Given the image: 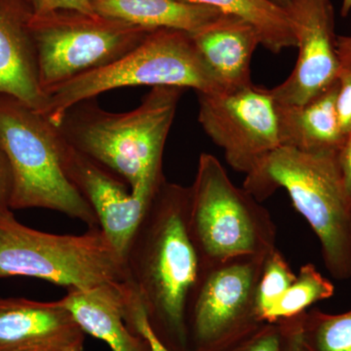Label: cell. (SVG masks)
<instances>
[{"mask_svg": "<svg viewBox=\"0 0 351 351\" xmlns=\"http://www.w3.org/2000/svg\"><path fill=\"white\" fill-rule=\"evenodd\" d=\"M189 201L191 186L164 180L123 253L127 282L152 331L171 351H189L184 313L200 269L189 235Z\"/></svg>", "mask_w": 351, "mask_h": 351, "instance_id": "cell-1", "label": "cell"}, {"mask_svg": "<svg viewBox=\"0 0 351 351\" xmlns=\"http://www.w3.org/2000/svg\"><path fill=\"white\" fill-rule=\"evenodd\" d=\"M184 88H152L135 110L112 112L96 98L69 108L56 127L64 142L112 171L134 195H154L163 174L166 138Z\"/></svg>", "mask_w": 351, "mask_h": 351, "instance_id": "cell-2", "label": "cell"}, {"mask_svg": "<svg viewBox=\"0 0 351 351\" xmlns=\"http://www.w3.org/2000/svg\"><path fill=\"white\" fill-rule=\"evenodd\" d=\"M243 188L263 201L282 188L319 240L325 267L337 280L351 278V205L339 151L279 147L246 175Z\"/></svg>", "mask_w": 351, "mask_h": 351, "instance_id": "cell-3", "label": "cell"}, {"mask_svg": "<svg viewBox=\"0 0 351 351\" xmlns=\"http://www.w3.org/2000/svg\"><path fill=\"white\" fill-rule=\"evenodd\" d=\"M134 86L193 88L201 94L228 92L201 57L189 32L157 29L117 61L51 88L39 113L57 126L76 104L110 90Z\"/></svg>", "mask_w": 351, "mask_h": 351, "instance_id": "cell-4", "label": "cell"}, {"mask_svg": "<svg viewBox=\"0 0 351 351\" xmlns=\"http://www.w3.org/2000/svg\"><path fill=\"white\" fill-rule=\"evenodd\" d=\"M0 152L12 177L11 210L43 208L100 228L86 200L69 181L56 127L15 97L0 95Z\"/></svg>", "mask_w": 351, "mask_h": 351, "instance_id": "cell-5", "label": "cell"}, {"mask_svg": "<svg viewBox=\"0 0 351 351\" xmlns=\"http://www.w3.org/2000/svg\"><path fill=\"white\" fill-rule=\"evenodd\" d=\"M25 276L87 290L127 282L123 257L101 228L59 235L21 223L12 210L0 211V278Z\"/></svg>", "mask_w": 351, "mask_h": 351, "instance_id": "cell-6", "label": "cell"}, {"mask_svg": "<svg viewBox=\"0 0 351 351\" xmlns=\"http://www.w3.org/2000/svg\"><path fill=\"white\" fill-rule=\"evenodd\" d=\"M189 230L200 267L276 248V226L267 208L228 177L214 156L201 154L191 186Z\"/></svg>", "mask_w": 351, "mask_h": 351, "instance_id": "cell-7", "label": "cell"}, {"mask_svg": "<svg viewBox=\"0 0 351 351\" xmlns=\"http://www.w3.org/2000/svg\"><path fill=\"white\" fill-rule=\"evenodd\" d=\"M29 27L44 93L117 61L154 31L98 13L66 9L34 13Z\"/></svg>", "mask_w": 351, "mask_h": 351, "instance_id": "cell-8", "label": "cell"}, {"mask_svg": "<svg viewBox=\"0 0 351 351\" xmlns=\"http://www.w3.org/2000/svg\"><path fill=\"white\" fill-rule=\"evenodd\" d=\"M265 257L239 256L200 267L184 313L189 351H230L265 324L256 295Z\"/></svg>", "mask_w": 351, "mask_h": 351, "instance_id": "cell-9", "label": "cell"}, {"mask_svg": "<svg viewBox=\"0 0 351 351\" xmlns=\"http://www.w3.org/2000/svg\"><path fill=\"white\" fill-rule=\"evenodd\" d=\"M197 96L198 121L208 137L223 149L232 169L250 174L280 147L276 101L269 90L252 85Z\"/></svg>", "mask_w": 351, "mask_h": 351, "instance_id": "cell-10", "label": "cell"}, {"mask_svg": "<svg viewBox=\"0 0 351 351\" xmlns=\"http://www.w3.org/2000/svg\"><path fill=\"white\" fill-rule=\"evenodd\" d=\"M286 11L294 25L299 57L287 80L269 93L277 104L304 105L338 82L343 69L334 6L331 0H295Z\"/></svg>", "mask_w": 351, "mask_h": 351, "instance_id": "cell-11", "label": "cell"}, {"mask_svg": "<svg viewBox=\"0 0 351 351\" xmlns=\"http://www.w3.org/2000/svg\"><path fill=\"white\" fill-rule=\"evenodd\" d=\"M59 154L69 181L93 209L101 230L123 257L129 240L156 193L134 195L119 176L76 151L60 135Z\"/></svg>", "mask_w": 351, "mask_h": 351, "instance_id": "cell-12", "label": "cell"}, {"mask_svg": "<svg viewBox=\"0 0 351 351\" xmlns=\"http://www.w3.org/2000/svg\"><path fill=\"white\" fill-rule=\"evenodd\" d=\"M85 332L59 301L0 298V351H66Z\"/></svg>", "mask_w": 351, "mask_h": 351, "instance_id": "cell-13", "label": "cell"}, {"mask_svg": "<svg viewBox=\"0 0 351 351\" xmlns=\"http://www.w3.org/2000/svg\"><path fill=\"white\" fill-rule=\"evenodd\" d=\"M27 0H0V95H10L40 112L46 95L39 83L38 59Z\"/></svg>", "mask_w": 351, "mask_h": 351, "instance_id": "cell-14", "label": "cell"}, {"mask_svg": "<svg viewBox=\"0 0 351 351\" xmlns=\"http://www.w3.org/2000/svg\"><path fill=\"white\" fill-rule=\"evenodd\" d=\"M127 282L108 283L87 290H66L59 302L71 313L85 334L105 341L112 351H152L142 332L127 325Z\"/></svg>", "mask_w": 351, "mask_h": 351, "instance_id": "cell-15", "label": "cell"}, {"mask_svg": "<svg viewBox=\"0 0 351 351\" xmlns=\"http://www.w3.org/2000/svg\"><path fill=\"white\" fill-rule=\"evenodd\" d=\"M191 34L205 63L226 91L250 87L251 64L261 39L253 25L237 16L221 14Z\"/></svg>", "mask_w": 351, "mask_h": 351, "instance_id": "cell-16", "label": "cell"}, {"mask_svg": "<svg viewBox=\"0 0 351 351\" xmlns=\"http://www.w3.org/2000/svg\"><path fill=\"white\" fill-rule=\"evenodd\" d=\"M339 80L304 105L276 103L280 147L302 152L339 151L346 137L336 110Z\"/></svg>", "mask_w": 351, "mask_h": 351, "instance_id": "cell-17", "label": "cell"}, {"mask_svg": "<svg viewBox=\"0 0 351 351\" xmlns=\"http://www.w3.org/2000/svg\"><path fill=\"white\" fill-rule=\"evenodd\" d=\"M96 13L147 29H172L193 34L221 15L214 7L181 0H91Z\"/></svg>", "mask_w": 351, "mask_h": 351, "instance_id": "cell-18", "label": "cell"}, {"mask_svg": "<svg viewBox=\"0 0 351 351\" xmlns=\"http://www.w3.org/2000/svg\"><path fill=\"white\" fill-rule=\"evenodd\" d=\"M191 4L214 7L226 15L237 16L253 25L261 45L278 54L297 47L294 25L285 9L271 0H181Z\"/></svg>", "mask_w": 351, "mask_h": 351, "instance_id": "cell-19", "label": "cell"}, {"mask_svg": "<svg viewBox=\"0 0 351 351\" xmlns=\"http://www.w3.org/2000/svg\"><path fill=\"white\" fill-rule=\"evenodd\" d=\"M334 293L331 281L325 278L313 263H306L285 294L265 314L263 321L276 323L295 317L316 302L330 299Z\"/></svg>", "mask_w": 351, "mask_h": 351, "instance_id": "cell-20", "label": "cell"}, {"mask_svg": "<svg viewBox=\"0 0 351 351\" xmlns=\"http://www.w3.org/2000/svg\"><path fill=\"white\" fill-rule=\"evenodd\" d=\"M300 336L306 351H351V309L339 314L306 311L301 315Z\"/></svg>", "mask_w": 351, "mask_h": 351, "instance_id": "cell-21", "label": "cell"}, {"mask_svg": "<svg viewBox=\"0 0 351 351\" xmlns=\"http://www.w3.org/2000/svg\"><path fill=\"white\" fill-rule=\"evenodd\" d=\"M295 272L278 249L267 254L258 280L256 306L261 320L285 294L295 279Z\"/></svg>", "mask_w": 351, "mask_h": 351, "instance_id": "cell-22", "label": "cell"}, {"mask_svg": "<svg viewBox=\"0 0 351 351\" xmlns=\"http://www.w3.org/2000/svg\"><path fill=\"white\" fill-rule=\"evenodd\" d=\"M230 351H282L278 323H265L257 332Z\"/></svg>", "mask_w": 351, "mask_h": 351, "instance_id": "cell-23", "label": "cell"}, {"mask_svg": "<svg viewBox=\"0 0 351 351\" xmlns=\"http://www.w3.org/2000/svg\"><path fill=\"white\" fill-rule=\"evenodd\" d=\"M336 110L341 133L346 137L351 132V64L343 66L339 73Z\"/></svg>", "mask_w": 351, "mask_h": 351, "instance_id": "cell-24", "label": "cell"}, {"mask_svg": "<svg viewBox=\"0 0 351 351\" xmlns=\"http://www.w3.org/2000/svg\"><path fill=\"white\" fill-rule=\"evenodd\" d=\"M302 314L295 317L276 322L278 323L279 329H280L282 351H306L302 345L301 336H300Z\"/></svg>", "mask_w": 351, "mask_h": 351, "instance_id": "cell-25", "label": "cell"}, {"mask_svg": "<svg viewBox=\"0 0 351 351\" xmlns=\"http://www.w3.org/2000/svg\"><path fill=\"white\" fill-rule=\"evenodd\" d=\"M339 164L346 196L351 205V132L339 149Z\"/></svg>", "mask_w": 351, "mask_h": 351, "instance_id": "cell-26", "label": "cell"}, {"mask_svg": "<svg viewBox=\"0 0 351 351\" xmlns=\"http://www.w3.org/2000/svg\"><path fill=\"white\" fill-rule=\"evenodd\" d=\"M57 9H66V10L80 11L86 14H96L92 5L91 0H46L40 12L57 10Z\"/></svg>", "mask_w": 351, "mask_h": 351, "instance_id": "cell-27", "label": "cell"}, {"mask_svg": "<svg viewBox=\"0 0 351 351\" xmlns=\"http://www.w3.org/2000/svg\"><path fill=\"white\" fill-rule=\"evenodd\" d=\"M11 189H12V177L10 167L6 157L0 152V211L10 209Z\"/></svg>", "mask_w": 351, "mask_h": 351, "instance_id": "cell-28", "label": "cell"}, {"mask_svg": "<svg viewBox=\"0 0 351 351\" xmlns=\"http://www.w3.org/2000/svg\"><path fill=\"white\" fill-rule=\"evenodd\" d=\"M136 328L138 332H142L143 335L149 339L151 343L152 351H171L161 343V341L156 338V335L152 331L151 327H149V322H147V318L145 315H141L138 318L137 322H136Z\"/></svg>", "mask_w": 351, "mask_h": 351, "instance_id": "cell-29", "label": "cell"}, {"mask_svg": "<svg viewBox=\"0 0 351 351\" xmlns=\"http://www.w3.org/2000/svg\"><path fill=\"white\" fill-rule=\"evenodd\" d=\"M337 51L343 66L351 64V36H337Z\"/></svg>", "mask_w": 351, "mask_h": 351, "instance_id": "cell-30", "label": "cell"}, {"mask_svg": "<svg viewBox=\"0 0 351 351\" xmlns=\"http://www.w3.org/2000/svg\"><path fill=\"white\" fill-rule=\"evenodd\" d=\"M351 11V0H343L341 7V17H346Z\"/></svg>", "mask_w": 351, "mask_h": 351, "instance_id": "cell-31", "label": "cell"}, {"mask_svg": "<svg viewBox=\"0 0 351 351\" xmlns=\"http://www.w3.org/2000/svg\"><path fill=\"white\" fill-rule=\"evenodd\" d=\"M31 3L32 8H34V13L40 12L41 9L43 8L46 0H27Z\"/></svg>", "mask_w": 351, "mask_h": 351, "instance_id": "cell-32", "label": "cell"}, {"mask_svg": "<svg viewBox=\"0 0 351 351\" xmlns=\"http://www.w3.org/2000/svg\"><path fill=\"white\" fill-rule=\"evenodd\" d=\"M271 1L274 2L276 5H278L286 10V9L291 6V4H292L295 0H271Z\"/></svg>", "mask_w": 351, "mask_h": 351, "instance_id": "cell-33", "label": "cell"}, {"mask_svg": "<svg viewBox=\"0 0 351 351\" xmlns=\"http://www.w3.org/2000/svg\"><path fill=\"white\" fill-rule=\"evenodd\" d=\"M83 346L84 345L75 346H73V348H69V350L66 351H83Z\"/></svg>", "mask_w": 351, "mask_h": 351, "instance_id": "cell-34", "label": "cell"}]
</instances>
